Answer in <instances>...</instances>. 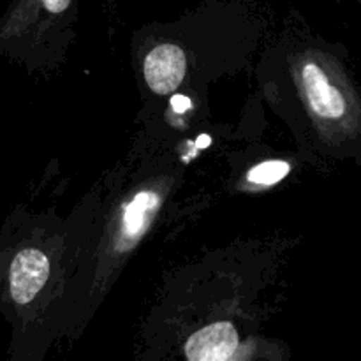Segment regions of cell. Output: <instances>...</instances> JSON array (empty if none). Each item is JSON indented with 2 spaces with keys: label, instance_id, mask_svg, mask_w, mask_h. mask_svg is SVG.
Segmentation results:
<instances>
[{
  "label": "cell",
  "instance_id": "6da1fadb",
  "mask_svg": "<svg viewBox=\"0 0 361 361\" xmlns=\"http://www.w3.org/2000/svg\"><path fill=\"white\" fill-rule=\"evenodd\" d=\"M49 275V261L37 249H23L9 267V293L18 305H28L44 288Z\"/></svg>",
  "mask_w": 361,
  "mask_h": 361
},
{
  "label": "cell",
  "instance_id": "7a4b0ae2",
  "mask_svg": "<svg viewBox=\"0 0 361 361\" xmlns=\"http://www.w3.org/2000/svg\"><path fill=\"white\" fill-rule=\"evenodd\" d=\"M185 76V55L175 44L155 46L145 59V80L155 94H171Z\"/></svg>",
  "mask_w": 361,
  "mask_h": 361
},
{
  "label": "cell",
  "instance_id": "3957f363",
  "mask_svg": "<svg viewBox=\"0 0 361 361\" xmlns=\"http://www.w3.org/2000/svg\"><path fill=\"white\" fill-rule=\"evenodd\" d=\"M238 348V335L231 323H215L196 331L185 344L190 361L231 360Z\"/></svg>",
  "mask_w": 361,
  "mask_h": 361
},
{
  "label": "cell",
  "instance_id": "277c9868",
  "mask_svg": "<svg viewBox=\"0 0 361 361\" xmlns=\"http://www.w3.org/2000/svg\"><path fill=\"white\" fill-rule=\"evenodd\" d=\"M157 204L159 197L154 192H150V190H143V192L133 197V201L127 204L122 219V228L126 238L133 240L145 231V228L150 222V214H154Z\"/></svg>",
  "mask_w": 361,
  "mask_h": 361
},
{
  "label": "cell",
  "instance_id": "5b68a950",
  "mask_svg": "<svg viewBox=\"0 0 361 361\" xmlns=\"http://www.w3.org/2000/svg\"><path fill=\"white\" fill-rule=\"evenodd\" d=\"M289 169H291V166L288 162L268 161L250 169L247 178H249V182L257 183V185H271V183L281 182L288 175Z\"/></svg>",
  "mask_w": 361,
  "mask_h": 361
},
{
  "label": "cell",
  "instance_id": "8992f818",
  "mask_svg": "<svg viewBox=\"0 0 361 361\" xmlns=\"http://www.w3.org/2000/svg\"><path fill=\"white\" fill-rule=\"evenodd\" d=\"M171 106L175 108V111L183 113V111H187L190 106H192V102H190V99L185 97V95H173Z\"/></svg>",
  "mask_w": 361,
  "mask_h": 361
},
{
  "label": "cell",
  "instance_id": "52a82bcc",
  "mask_svg": "<svg viewBox=\"0 0 361 361\" xmlns=\"http://www.w3.org/2000/svg\"><path fill=\"white\" fill-rule=\"evenodd\" d=\"M42 4H44L49 13H62V11L67 9L71 0H42Z\"/></svg>",
  "mask_w": 361,
  "mask_h": 361
},
{
  "label": "cell",
  "instance_id": "ba28073f",
  "mask_svg": "<svg viewBox=\"0 0 361 361\" xmlns=\"http://www.w3.org/2000/svg\"><path fill=\"white\" fill-rule=\"evenodd\" d=\"M197 147L200 148H203V147H208V145H210V137L207 136V134H203V136H200V140H197Z\"/></svg>",
  "mask_w": 361,
  "mask_h": 361
}]
</instances>
